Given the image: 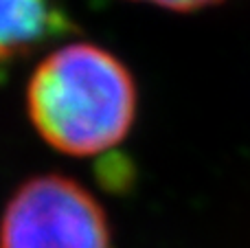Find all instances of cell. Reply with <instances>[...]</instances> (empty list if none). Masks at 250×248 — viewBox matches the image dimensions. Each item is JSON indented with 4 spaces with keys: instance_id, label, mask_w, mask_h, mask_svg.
I'll use <instances>...</instances> for the list:
<instances>
[{
    "instance_id": "obj_2",
    "label": "cell",
    "mask_w": 250,
    "mask_h": 248,
    "mask_svg": "<svg viewBox=\"0 0 250 248\" xmlns=\"http://www.w3.org/2000/svg\"><path fill=\"white\" fill-rule=\"evenodd\" d=\"M0 248H112L104 207L68 176L22 183L0 218Z\"/></svg>"
},
{
    "instance_id": "obj_1",
    "label": "cell",
    "mask_w": 250,
    "mask_h": 248,
    "mask_svg": "<svg viewBox=\"0 0 250 248\" xmlns=\"http://www.w3.org/2000/svg\"><path fill=\"white\" fill-rule=\"evenodd\" d=\"M134 75L114 53L88 42L51 51L31 73L26 110L38 134L68 156L117 147L136 119Z\"/></svg>"
},
{
    "instance_id": "obj_3",
    "label": "cell",
    "mask_w": 250,
    "mask_h": 248,
    "mask_svg": "<svg viewBox=\"0 0 250 248\" xmlns=\"http://www.w3.org/2000/svg\"><path fill=\"white\" fill-rule=\"evenodd\" d=\"M73 31L64 0H0V77L18 60Z\"/></svg>"
},
{
    "instance_id": "obj_4",
    "label": "cell",
    "mask_w": 250,
    "mask_h": 248,
    "mask_svg": "<svg viewBox=\"0 0 250 248\" xmlns=\"http://www.w3.org/2000/svg\"><path fill=\"white\" fill-rule=\"evenodd\" d=\"M141 2H151L156 7H163L178 13H191V11H202V9L215 7L222 0H141Z\"/></svg>"
}]
</instances>
